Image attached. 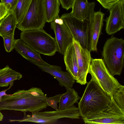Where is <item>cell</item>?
I'll use <instances>...</instances> for the list:
<instances>
[{
  "label": "cell",
  "instance_id": "6da1fadb",
  "mask_svg": "<svg viewBox=\"0 0 124 124\" xmlns=\"http://www.w3.org/2000/svg\"><path fill=\"white\" fill-rule=\"evenodd\" d=\"M47 97L41 89L32 87L18 90L12 94L3 96L0 102V111L9 110L31 113L40 111L48 106Z\"/></svg>",
  "mask_w": 124,
  "mask_h": 124
},
{
  "label": "cell",
  "instance_id": "7a4b0ae2",
  "mask_svg": "<svg viewBox=\"0 0 124 124\" xmlns=\"http://www.w3.org/2000/svg\"><path fill=\"white\" fill-rule=\"evenodd\" d=\"M83 95L78 103L82 119L109 107L111 97L108 95L91 78L88 83Z\"/></svg>",
  "mask_w": 124,
  "mask_h": 124
},
{
  "label": "cell",
  "instance_id": "3957f363",
  "mask_svg": "<svg viewBox=\"0 0 124 124\" xmlns=\"http://www.w3.org/2000/svg\"><path fill=\"white\" fill-rule=\"evenodd\" d=\"M103 61L113 76L120 75L124 67V40L111 37L108 39L103 48Z\"/></svg>",
  "mask_w": 124,
  "mask_h": 124
},
{
  "label": "cell",
  "instance_id": "277c9868",
  "mask_svg": "<svg viewBox=\"0 0 124 124\" xmlns=\"http://www.w3.org/2000/svg\"><path fill=\"white\" fill-rule=\"evenodd\" d=\"M20 39L40 54L51 56L58 51L55 38L43 29L22 31Z\"/></svg>",
  "mask_w": 124,
  "mask_h": 124
},
{
  "label": "cell",
  "instance_id": "5b68a950",
  "mask_svg": "<svg viewBox=\"0 0 124 124\" xmlns=\"http://www.w3.org/2000/svg\"><path fill=\"white\" fill-rule=\"evenodd\" d=\"M93 79L111 98L113 93L121 85L110 74L102 59H92L88 72Z\"/></svg>",
  "mask_w": 124,
  "mask_h": 124
},
{
  "label": "cell",
  "instance_id": "8992f818",
  "mask_svg": "<svg viewBox=\"0 0 124 124\" xmlns=\"http://www.w3.org/2000/svg\"><path fill=\"white\" fill-rule=\"evenodd\" d=\"M23 117L20 119H10V122H30L36 123L52 124L59 119L64 118L72 119H79L80 114L78 108L75 106L68 109L53 111H40L32 113L31 115H27L24 112Z\"/></svg>",
  "mask_w": 124,
  "mask_h": 124
},
{
  "label": "cell",
  "instance_id": "52a82bcc",
  "mask_svg": "<svg viewBox=\"0 0 124 124\" xmlns=\"http://www.w3.org/2000/svg\"><path fill=\"white\" fill-rule=\"evenodd\" d=\"M46 22L43 0H31L24 17L16 27L22 31L43 29Z\"/></svg>",
  "mask_w": 124,
  "mask_h": 124
},
{
  "label": "cell",
  "instance_id": "ba28073f",
  "mask_svg": "<svg viewBox=\"0 0 124 124\" xmlns=\"http://www.w3.org/2000/svg\"><path fill=\"white\" fill-rule=\"evenodd\" d=\"M88 124H124V111L111 97V102L108 108L83 118Z\"/></svg>",
  "mask_w": 124,
  "mask_h": 124
},
{
  "label": "cell",
  "instance_id": "9c48e42d",
  "mask_svg": "<svg viewBox=\"0 0 124 124\" xmlns=\"http://www.w3.org/2000/svg\"><path fill=\"white\" fill-rule=\"evenodd\" d=\"M95 6L94 2L88 3L86 20L87 22L89 50L90 52L97 51V44L103 26L104 15L100 10L94 12Z\"/></svg>",
  "mask_w": 124,
  "mask_h": 124
},
{
  "label": "cell",
  "instance_id": "30bf717a",
  "mask_svg": "<svg viewBox=\"0 0 124 124\" xmlns=\"http://www.w3.org/2000/svg\"><path fill=\"white\" fill-rule=\"evenodd\" d=\"M60 17L69 29L73 39L89 50L87 21L78 19L70 13H64Z\"/></svg>",
  "mask_w": 124,
  "mask_h": 124
},
{
  "label": "cell",
  "instance_id": "8fae6325",
  "mask_svg": "<svg viewBox=\"0 0 124 124\" xmlns=\"http://www.w3.org/2000/svg\"><path fill=\"white\" fill-rule=\"evenodd\" d=\"M73 43L77 56L78 64V73L76 82L82 85L87 83L86 77L92 58L90 52L83 47L80 44L73 39Z\"/></svg>",
  "mask_w": 124,
  "mask_h": 124
},
{
  "label": "cell",
  "instance_id": "7c38bea8",
  "mask_svg": "<svg viewBox=\"0 0 124 124\" xmlns=\"http://www.w3.org/2000/svg\"><path fill=\"white\" fill-rule=\"evenodd\" d=\"M109 10L105 30L108 34L111 35L124 28V0H120Z\"/></svg>",
  "mask_w": 124,
  "mask_h": 124
},
{
  "label": "cell",
  "instance_id": "4fadbf2b",
  "mask_svg": "<svg viewBox=\"0 0 124 124\" xmlns=\"http://www.w3.org/2000/svg\"><path fill=\"white\" fill-rule=\"evenodd\" d=\"M50 26L55 35L54 38L58 47V52L63 55L68 46L73 42L72 35L64 23L60 25L53 21L51 22Z\"/></svg>",
  "mask_w": 124,
  "mask_h": 124
},
{
  "label": "cell",
  "instance_id": "5bb4252c",
  "mask_svg": "<svg viewBox=\"0 0 124 124\" xmlns=\"http://www.w3.org/2000/svg\"><path fill=\"white\" fill-rule=\"evenodd\" d=\"M42 71L46 72L53 76L58 82L61 87L66 89L71 88L76 80L68 71H63L59 66L50 65L49 66L36 64Z\"/></svg>",
  "mask_w": 124,
  "mask_h": 124
},
{
  "label": "cell",
  "instance_id": "9a60e30c",
  "mask_svg": "<svg viewBox=\"0 0 124 124\" xmlns=\"http://www.w3.org/2000/svg\"><path fill=\"white\" fill-rule=\"evenodd\" d=\"M14 48L23 58L34 64L49 66L44 61L38 53L20 39H15Z\"/></svg>",
  "mask_w": 124,
  "mask_h": 124
},
{
  "label": "cell",
  "instance_id": "2e32d148",
  "mask_svg": "<svg viewBox=\"0 0 124 124\" xmlns=\"http://www.w3.org/2000/svg\"><path fill=\"white\" fill-rule=\"evenodd\" d=\"M63 55L67 71L76 81L78 76V64L73 42L68 46Z\"/></svg>",
  "mask_w": 124,
  "mask_h": 124
},
{
  "label": "cell",
  "instance_id": "e0dca14e",
  "mask_svg": "<svg viewBox=\"0 0 124 124\" xmlns=\"http://www.w3.org/2000/svg\"><path fill=\"white\" fill-rule=\"evenodd\" d=\"M22 77L21 73L13 70L7 65L0 69V86L7 87L9 85V86L11 87L15 80H19Z\"/></svg>",
  "mask_w": 124,
  "mask_h": 124
},
{
  "label": "cell",
  "instance_id": "ac0fdd59",
  "mask_svg": "<svg viewBox=\"0 0 124 124\" xmlns=\"http://www.w3.org/2000/svg\"><path fill=\"white\" fill-rule=\"evenodd\" d=\"M17 24L14 12L9 13L0 22V36L3 37L6 36L14 34Z\"/></svg>",
  "mask_w": 124,
  "mask_h": 124
},
{
  "label": "cell",
  "instance_id": "d6986e66",
  "mask_svg": "<svg viewBox=\"0 0 124 124\" xmlns=\"http://www.w3.org/2000/svg\"><path fill=\"white\" fill-rule=\"evenodd\" d=\"M61 96L58 110H62L73 106L80 99L78 93L73 88L67 89Z\"/></svg>",
  "mask_w": 124,
  "mask_h": 124
},
{
  "label": "cell",
  "instance_id": "ffe728a7",
  "mask_svg": "<svg viewBox=\"0 0 124 124\" xmlns=\"http://www.w3.org/2000/svg\"><path fill=\"white\" fill-rule=\"evenodd\" d=\"M47 22H51L59 16V0H43Z\"/></svg>",
  "mask_w": 124,
  "mask_h": 124
},
{
  "label": "cell",
  "instance_id": "44dd1931",
  "mask_svg": "<svg viewBox=\"0 0 124 124\" xmlns=\"http://www.w3.org/2000/svg\"><path fill=\"white\" fill-rule=\"evenodd\" d=\"M88 2L87 0H75L70 13L75 17L82 21L86 20Z\"/></svg>",
  "mask_w": 124,
  "mask_h": 124
},
{
  "label": "cell",
  "instance_id": "7402d4cb",
  "mask_svg": "<svg viewBox=\"0 0 124 124\" xmlns=\"http://www.w3.org/2000/svg\"><path fill=\"white\" fill-rule=\"evenodd\" d=\"M31 0H18L13 11L17 24L24 18L29 8Z\"/></svg>",
  "mask_w": 124,
  "mask_h": 124
},
{
  "label": "cell",
  "instance_id": "603a6c76",
  "mask_svg": "<svg viewBox=\"0 0 124 124\" xmlns=\"http://www.w3.org/2000/svg\"><path fill=\"white\" fill-rule=\"evenodd\" d=\"M118 106L124 111V86L121 85L113 93L112 97Z\"/></svg>",
  "mask_w": 124,
  "mask_h": 124
},
{
  "label": "cell",
  "instance_id": "cb8c5ba5",
  "mask_svg": "<svg viewBox=\"0 0 124 124\" xmlns=\"http://www.w3.org/2000/svg\"><path fill=\"white\" fill-rule=\"evenodd\" d=\"M3 38L6 51L8 52H10L14 49V34L6 36Z\"/></svg>",
  "mask_w": 124,
  "mask_h": 124
},
{
  "label": "cell",
  "instance_id": "d4e9b609",
  "mask_svg": "<svg viewBox=\"0 0 124 124\" xmlns=\"http://www.w3.org/2000/svg\"><path fill=\"white\" fill-rule=\"evenodd\" d=\"M62 94L57 95L54 96L47 98L46 102L48 106H49L56 110H58L57 104L60 101L61 96Z\"/></svg>",
  "mask_w": 124,
  "mask_h": 124
},
{
  "label": "cell",
  "instance_id": "484cf974",
  "mask_svg": "<svg viewBox=\"0 0 124 124\" xmlns=\"http://www.w3.org/2000/svg\"><path fill=\"white\" fill-rule=\"evenodd\" d=\"M105 8L109 9L120 0H97Z\"/></svg>",
  "mask_w": 124,
  "mask_h": 124
},
{
  "label": "cell",
  "instance_id": "4316f807",
  "mask_svg": "<svg viewBox=\"0 0 124 124\" xmlns=\"http://www.w3.org/2000/svg\"><path fill=\"white\" fill-rule=\"evenodd\" d=\"M18 0H0L1 2L6 5L9 9V13L13 12Z\"/></svg>",
  "mask_w": 124,
  "mask_h": 124
},
{
  "label": "cell",
  "instance_id": "83f0119b",
  "mask_svg": "<svg viewBox=\"0 0 124 124\" xmlns=\"http://www.w3.org/2000/svg\"><path fill=\"white\" fill-rule=\"evenodd\" d=\"M9 9L4 3H0V20L4 18L9 13Z\"/></svg>",
  "mask_w": 124,
  "mask_h": 124
},
{
  "label": "cell",
  "instance_id": "f1b7e54d",
  "mask_svg": "<svg viewBox=\"0 0 124 124\" xmlns=\"http://www.w3.org/2000/svg\"><path fill=\"white\" fill-rule=\"evenodd\" d=\"M75 0H59L62 8L67 10L72 8Z\"/></svg>",
  "mask_w": 124,
  "mask_h": 124
},
{
  "label": "cell",
  "instance_id": "f546056e",
  "mask_svg": "<svg viewBox=\"0 0 124 124\" xmlns=\"http://www.w3.org/2000/svg\"><path fill=\"white\" fill-rule=\"evenodd\" d=\"M11 87H9V88L5 90L0 92V102L1 101L2 97L4 95H6L7 94L6 93V92L8 89H10Z\"/></svg>",
  "mask_w": 124,
  "mask_h": 124
},
{
  "label": "cell",
  "instance_id": "4dcf8cb0",
  "mask_svg": "<svg viewBox=\"0 0 124 124\" xmlns=\"http://www.w3.org/2000/svg\"><path fill=\"white\" fill-rule=\"evenodd\" d=\"M4 116L2 113L0 111V121H2L3 118Z\"/></svg>",
  "mask_w": 124,
  "mask_h": 124
}]
</instances>
